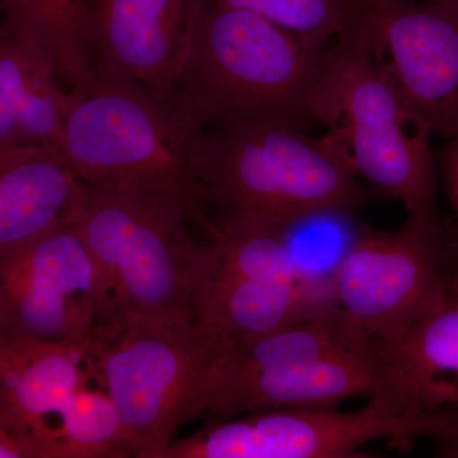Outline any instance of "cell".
<instances>
[{
	"label": "cell",
	"instance_id": "obj_13",
	"mask_svg": "<svg viewBox=\"0 0 458 458\" xmlns=\"http://www.w3.org/2000/svg\"><path fill=\"white\" fill-rule=\"evenodd\" d=\"M95 75L174 90L205 0H86Z\"/></svg>",
	"mask_w": 458,
	"mask_h": 458
},
{
	"label": "cell",
	"instance_id": "obj_3",
	"mask_svg": "<svg viewBox=\"0 0 458 458\" xmlns=\"http://www.w3.org/2000/svg\"><path fill=\"white\" fill-rule=\"evenodd\" d=\"M331 42L309 40L259 14L205 0L174 92L205 125L295 126L311 117Z\"/></svg>",
	"mask_w": 458,
	"mask_h": 458
},
{
	"label": "cell",
	"instance_id": "obj_10",
	"mask_svg": "<svg viewBox=\"0 0 458 458\" xmlns=\"http://www.w3.org/2000/svg\"><path fill=\"white\" fill-rule=\"evenodd\" d=\"M201 227L214 258L199 288L195 318L234 348L331 311L304 285L279 232L233 231L208 221Z\"/></svg>",
	"mask_w": 458,
	"mask_h": 458
},
{
	"label": "cell",
	"instance_id": "obj_8",
	"mask_svg": "<svg viewBox=\"0 0 458 458\" xmlns=\"http://www.w3.org/2000/svg\"><path fill=\"white\" fill-rule=\"evenodd\" d=\"M123 319L77 223L0 255L3 344H95Z\"/></svg>",
	"mask_w": 458,
	"mask_h": 458
},
{
	"label": "cell",
	"instance_id": "obj_6",
	"mask_svg": "<svg viewBox=\"0 0 458 458\" xmlns=\"http://www.w3.org/2000/svg\"><path fill=\"white\" fill-rule=\"evenodd\" d=\"M234 349L198 319L123 318L95 343L99 379L122 418L131 457H164L181 428L207 414Z\"/></svg>",
	"mask_w": 458,
	"mask_h": 458
},
{
	"label": "cell",
	"instance_id": "obj_26",
	"mask_svg": "<svg viewBox=\"0 0 458 458\" xmlns=\"http://www.w3.org/2000/svg\"><path fill=\"white\" fill-rule=\"evenodd\" d=\"M0 23H2V14H0Z\"/></svg>",
	"mask_w": 458,
	"mask_h": 458
},
{
	"label": "cell",
	"instance_id": "obj_9",
	"mask_svg": "<svg viewBox=\"0 0 458 458\" xmlns=\"http://www.w3.org/2000/svg\"><path fill=\"white\" fill-rule=\"evenodd\" d=\"M428 437L423 419L390 401L370 399L352 412L288 408L208 419L198 432L174 439L162 458L358 457L366 443L386 439L406 452Z\"/></svg>",
	"mask_w": 458,
	"mask_h": 458
},
{
	"label": "cell",
	"instance_id": "obj_17",
	"mask_svg": "<svg viewBox=\"0 0 458 458\" xmlns=\"http://www.w3.org/2000/svg\"><path fill=\"white\" fill-rule=\"evenodd\" d=\"M75 99L45 54L22 33L0 23V149L60 150Z\"/></svg>",
	"mask_w": 458,
	"mask_h": 458
},
{
	"label": "cell",
	"instance_id": "obj_23",
	"mask_svg": "<svg viewBox=\"0 0 458 458\" xmlns=\"http://www.w3.org/2000/svg\"><path fill=\"white\" fill-rule=\"evenodd\" d=\"M0 458H26L16 439L0 426Z\"/></svg>",
	"mask_w": 458,
	"mask_h": 458
},
{
	"label": "cell",
	"instance_id": "obj_7",
	"mask_svg": "<svg viewBox=\"0 0 458 458\" xmlns=\"http://www.w3.org/2000/svg\"><path fill=\"white\" fill-rule=\"evenodd\" d=\"M458 292L454 216L411 212L399 228H357L334 276L336 309L377 344L393 342Z\"/></svg>",
	"mask_w": 458,
	"mask_h": 458
},
{
	"label": "cell",
	"instance_id": "obj_5",
	"mask_svg": "<svg viewBox=\"0 0 458 458\" xmlns=\"http://www.w3.org/2000/svg\"><path fill=\"white\" fill-rule=\"evenodd\" d=\"M83 183L77 221L123 318L176 325L194 321L199 288L212 267V241L200 245L174 199L128 188Z\"/></svg>",
	"mask_w": 458,
	"mask_h": 458
},
{
	"label": "cell",
	"instance_id": "obj_11",
	"mask_svg": "<svg viewBox=\"0 0 458 458\" xmlns=\"http://www.w3.org/2000/svg\"><path fill=\"white\" fill-rule=\"evenodd\" d=\"M360 18L397 89L432 134L458 132V0H388Z\"/></svg>",
	"mask_w": 458,
	"mask_h": 458
},
{
	"label": "cell",
	"instance_id": "obj_20",
	"mask_svg": "<svg viewBox=\"0 0 458 458\" xmlns=\"http://www.w3.org/2000/svg\"><path fill=\"white\" fill-rule=\"evenodd\" d=\"M267 18L295 35L331 42L360 16L357 0H210Z\"/></svg>",
	"mask_w": 458,
	"mask_h": 458
},
{
	"label": "cell",
	"instance_id": "obj_24",
	"mask_svg": "<svg viewBox=\"0 0 458 458\" xmlns=\"http://www.w3.org/2000/svg\"><path fill=\"white\" fill-rule=\"evenodd\" d=\"M358 5L363 7V5L375 4V3L388 2V0H357Z\"/></svg>",
	"mask_w": 458,
	"mask_h": 458
},
{
	"label": "cell",
	"instance_id": "obj_2",
	"mask_svg": "<svg viewBox=\"0 0 458 458\" xmlns=\"http://www.w3.org/2000/svg\"><path fill=\"white\" fill-rule=\"evenodd\" d=\"M310 116L358 179L411 212L439 213L426 123L410 106L360 16L331 42Z\"/></svg>",
	"mask_w": 458,
	"mask_h": 458
},
{
	"label": "cell",
	"instance_id": "obj_14",
	"mask_svg": "<svg viewBox=\"0 0 458 458\" xmlns=\"http://www.w3.org/2000/svg\"><path fill=\"white\" fill-rule=\"evenodd\" d=\"M102 385L95 344L9 343L0 348V426L26 458H47L66 401Z\"/></svg>",
	"mask_w": 458,
	"mask_h": 458
},
{
	"label": "cell",
	"instance_id": "obj_16",
	"mask_svg": "<svg viewBox=\"0 0 458 458\" xmlns=\"http://www.w3.org/2000/svg\"><path fill=\"white\" fill-rule=\"evenodd\" d=\"M82 201V180L59 149H0V255L77 223Z\"/></svg>",
	"mask_w": 458,
	"mask_h": 458
},
{
	"label": "cell",
	"instance_id": "obj_22",
	"mask_svg": "<svg viewBox=\"0 0 458 458\" xmlns=\"http://www.w3.org/2000/svg\"><path fill=\"white\" fill-rule=\"evenodd\" d=\"M436 456L458 458V417L452 420L450 428L434 441Z\"/></svg>",
	"mask_w": 458,
	"mask_h": 458
},
{
	"label": "cell",
	"instance_id": "obj_18",
	"mask_svg": "<svg viewBox=\"0 0 458 458\" xmlns=\"http://www.w3.org/2000/svg\"><path fill=\"white\" fill-rule=\"evenodd\" d=\"M3 23L35 42L69 92L95 77L86 0H0Z\"/></svg>",
	"mask_w": 458,
	"mask_h": 458
},
{
	"label": "cell",
	"instance_id": "obj_12",
	"mask_svg": "<svg viewBox=\"0 0 458 458\" xmlns=\"http://www.w3.org/2000/svg\"><path fill=\"white\" fill-rule=\"evenodd\" d=\"M354 397L390 401L384 360L369 337L276 369L223 376L205 415L228 419L269 409H331Z\"/></svg>",
	"mask_w": 458,
	"mask_h": 458
},
{
	"label": "cell",
	"instance_id": "obj_15",
	"mask_svg": "<svg viewBox=\"0 0 458 458\" xmlns=\"http://www.w3.org/2000/svg\"><path fill=\"white\" fill-rule=\"evenodd\" d=\"M377 346L391 403L426 420L434 438L445 419L458 415V292L405 334Z\"/></svg>",
	"mask_w": 458,
	"mask_h": 458
},
{
	"label": "cell",
	"instance_id": "obj_25",
	"mask_svg": "<svg viewBox=\"0 0 458 458\" xmlns=\"http://www.w3.org/2000/svg\"><path fill=\"white\" fill-rule=\"evenodd\" d=\"M2 345H3L2 337H0V348H2Z\"/></svg>",
	"mask_w": 458,
	"mask_h": 458
},
{
	"label": "cell",
	"instance_id": "obj_21",
	"mask_svg": "<svg viewBox=\"0 0 458 458\" xmlns=\"http://www.w3.org/2000/svg\"><path fill=\"white\" fill-rule=\"evenodd\" d=\"M450 140V143L443 153V174H445L448 200H450L454 219L458 227V132Z\"/></svg>",
	"mask_w": 458,
	"mask_h": 458
},
{
	"label": "cell",
	"instance_id": "obj_1",
	"mask_svg": "<svg viewBox=\"0 0 458 458\" xmlns=\"http://www.w3.org/2000/svg\"><path fill=\"white\" fill-rule=\"evenodd\" d=\"M214 227L283 232L319 213L354 214L369 194L335 148L278 122L205 125L194 167Z\"/></svg>",
	"mask_w": 458,
	"mask_h": 458
},
{
	"label": "cell",
	"instance_id": "obj_19",
	"mask_svg": "<svg viewBox=\"0 0 458 458\" xmlns=\"http://www.w3.org/2000/svg\"><path fill=\"white\" fill-rule=\"evenodd\" d=\"M131 457L122 418L102 385L81 388L60 411L47 458Z\"/></svg>",
	"mask_w": 458,
	"mask_h": 458
},
{
	"label": "cell",
	"instance_id": "obj_4",
	"mask_svg": "<svg viewBox=\"0 0 458 458\" xmlns=\"http://www.w3.org/2000/svg\"><path fill=\"white\" fill-rule=\"evenodd\" d=\"M204 128L174 90L95 75L75 95L60 152L84 182L174 199L198 223L194 167Z\"/></svg>",
	"mask_w": 458,
	"mask_h": 458
}]
</instances>
